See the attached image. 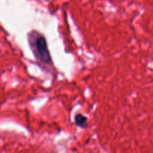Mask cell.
<instances>
[{
  "instance_id": "cell-1",
  "label": "cell",
  "mask_w": 153,
  "mask_h": 153,
  "mask_svg": "<svg viewBox=\"0 0 153 153\" xmlns=\"http://www.w3.org/2000/svg\"><path fill=\"white\" fill-rule=\"evenodd\" d=\"M30 48L36 59L43 64H51V57L46 39L37 31H32L28 35Z\"/></svg>"
},
{
  "instance_id": "cell-2",
  "label": "cell",
  "mask_w": 153,
  "mask_h": 153,
  "mask_svg": "<svg viewBox=\"0 0 153 153\" xmlns=\"http://www.w3.org/2000/svg\"><path fill=\"white\" fill-rule=\"evenodd\" d=\"M75 122H76V124L78 126L82 127L86 124L87 119L86 117H85L82 116V115L77 114L75 117Z\"/></svg>"
}]
</instances>
